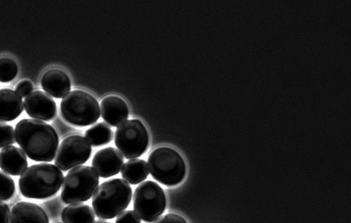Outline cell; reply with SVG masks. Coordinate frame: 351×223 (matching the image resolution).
Here are the masks:
<instances>
[{
  "mask_svg": "<svg viewBox=\"0 0 351 223\" xmlns=\"http://www.w3.org/2000/svg\"><path fill=\"white\" fill-rule=\"evenodd\" d=\"M15 137L29 159L38 163L54 160L60 139L53 126L43 121L22 119L16 125Z\"/></svg>",
  "mask_w": 351,
  "mask_h": 223,
  "instance_id": "cell-1",
  "label": "cell"
},
{
  "mask_svg": "<svg viewBox=\"0 0 351 223\" xmlns=\"http://www.w3.org/2000/svg\"><path fill=\"white\" fill-rule=\"evenodd\" d=\"M63 181V172L56 165H33L21 174L19 189L25 198L48 199L60 191Z\"/></svg>",
  "mask_w": 351,
  "mask_h": 223,
  "instance_id": "cell-2",
  "label": "cell"
},
{
  "mask_svg": "<svg viewBox=\"0 0 351 223\" xmlns=\"http://www.w3.org/2000/svg\"><path fill=\"white\" fill-rule=\"evenodd\" d=\"M133 191L128 182L112 178L100 185L92 198V207L100 220H112L125 211L132 200Z\"/></svg>",
  "mask_w": 351,
  "mask_h": 223,
  "instance_id": "cell-3",
  "label": "cell"
},
{
  "mask_svg": "<svg viewBox=\"0 0 351 223\" xmlns=\"http://www.w3.org/2000/svg\"><path fill=\"white\" fill-rule=\"evenodd\" d=\"M149 173L165 186H176L185 178L186 165L180 153L170 147L154 150L148 157Z\"/></svg>",
  "mask_w": 351,
  "mask_h": 223,
  "instance_id": "cell-4",
  "label": "cell"
},
{
  "mask_svg": "<svg viewBox=\"0 0 351 223\" xmlns=\"http://www.w3.org/2000/svg\"><path fill=\"white\" fill-rule=\"evenodd\" d=\"M60 113L68 124L85 128L99 119L98 100L85 91L74 90L66 95L60 103Z\"/></svg>",
  "mask_w": 351,
  "mask_h": 223,
  "instance_id": "cell-5",
  "label": "cell"
},
{
  "mask_svg": "<svg viewBox=\"0 0 351 223\" xmlns=\"http://www.w3.org/2000/svg\"><path fill=\"white\" fill-rule=\"evenodd\" d=\"M99 185V174L93 168L77 166L64 178L61 199L68 204L86 202L92 198Z\"/></svg>",
  "mask_w": 351,
  "mask_h": 223,
  "instance_id": "cell-6",
  "label": "cell"
},
{
  "mask_svg": "<svg viewBox=\"0 0 351 223\" xmlns=\"http://www.w3.org/2000/svg\"><path fill=\"white\" fill-rule=\"evenodd\" d=\"M148 130L138 119H130L118 126L115 133V144L126 159H138L149 148Z\"/></svg>",
  "mask_w": 351,
  "mask_h": 223,
  "instance_id": "cell-7",
  "label": "cell"
},
{
  "mask_svg": "<svg viewBox=\"0 0 351 223\" xmlns=\"http://www.w3.org/2000/svg\"><path fill=\"white\" fill-rule=\"evenodd\" d=\"M167 199L163 188L153 181L140 183L134 193V209L140 220L153 222L163 214Z\"/></svg>",
  "mask_w": 351,
  "mask_h": 223,
  "instance_id": "cell-8",
  "label": "cell"
},
{
  "mask_svg": "<svg viewBox=\"0 0 351 223\" xmlns=\"http://www.w3.org/2000/svg\"><path fill=\"white\" fill-rule=\"evenodd\" d=\"M92 148L86 137L72 134L66 137L57 150L55 164L63 172L85 164L90 159Z\"/></svg>",
  "mask_w": 351,
  "mask_h": 223,
  "instance_id": "cell-9",
  "label": "cell"
},
{
  "mask_svg": "<svg viewBox=\"0 0 351 223\" xmlns=\"http://www.w3.org/2000/svg\"><path fill=\"white\" fill-rule=\"evenodd\" d=\"M24 107L30 117L38 121H51L57 113L55 100L43 91H35L26 96Z\"/></svg>",
  "mask_w": 351,
  "mask_h": 223,
  "instance_id": "cell-10",
  "label": "cell"
},
{
  "mask_svg": "<svg viewBox=\"0 0 351 223\" xmlns=\"http://www.w3.org/2000/svg\"><path fill=\"white\" fill-rule=\"evenodd\" d=\"M124 159L119 150L105 148L95 153L92 166L101 178H111L120 173Z\"/></svg>",
  "mask_w": 351,
  "mask_h": 223,
  "instance_id": "cell-11",
  "label": "cell"
},
{
  "mask_svg": "<svg viewBox=\"0 0 351 223\" xmlns=\"http://www.w3.org/2000/svg\"><path fill=\"white\" fill-rule=\"evenodd\" d=\"M100 113L108 124L116 128L128 119L130 110L124 99L109 95L101 102Z\"/></svg>",
  "mask_w": 351,
  "mask_h": 223,
  "instance_id": "cell-12",
  "label": "cell"
},
{
  "mask_svg": "<svg viewBox=\"0 0 351 223\" xmlns=\"http://www.w3.org/2000/svg\"><path fill=\"white\" fill-rule=\"evenodd\" d=\"M43 89L52 97H64L71 90V81L67 73L60 69H48L41 80Z\"/></svg>",
  "mask_w": 351,
  "mask_h": 223,
  "instance_id": "cell-13",
  "label": "cell"
},
{
  "mask_svg": "<svg viewBox=\"0 0 351 223\" xmlns=\"http://www.w3.org/2000/svg\"><path fill=\"white\" fill-rule=\"evenodd\" d=\"M10 223H50V220L39 205L21 201L11 209Z\"/></svg>",
  "mask_w": 351,
  "mask_h": 223,
  "instance_id": "cell-14",
  "label": "cell"
},
{
  "mask_svg": "<svg viewBox=\"0 0 351 223\" xmlns=\"http://www.w3.org/2000/svg\"><path fill=\"white\" fill-rule=\"evenodd\" d=\"M28 167L23 151L16 146H8L0 151V169L12 176H19Z\"/></svg>",
  "mask_w": 351,
  "mask_h": 223,
  "instance_id": "cell-15",
  "label": "cell"
},
{
  "mask_svg": "<svg viewBox=\"0 0 351 223\" xmlns=\"http://www.w3.org/2000/svg\"><path fill=\"white\" fill-rule=\"evenodd\" d=\"M23 110V99L16 91L0 89V122L16 120Z\"/></svg>",
  "mask_w": 351,
  "mask_h": 223,
  "instance_id": "cell-16",
  "label": "cell"
},
{
  "mask_svg": "<svg viewBox=\"0 0 351 223\" xmlns=\"http://www.w3.org/2000/svg\"><path fill=\"white\" fill-rule=\"evenodd\" d=\"M64 223H94L95 216L93 209L85 204H71L61 213Z\"/></svg>",
  "mask_w": 351,
  "mask_h": 223,
  "instance_id": "cell-17",
  "label": "cell"
},
{
  "mask_svg": "<svg viewBox=\"0 0 351 223\" xmlns=\"http://www.w3.org/2000/svg\"><path fill=\"white\" fill-rule=\"evenodd\" d=\"M121 176L132 185H139L149 176L148 165L144 160L133 159L123 165Z\"/></svg>",
  "mask_w": 351,
  "mask_h": 223,
  "instance_id": "cell-18",
  "label": "cell"
},
{
  "mask_svg": "<svg viewBox=\"0 0 351 223\" xmlns=\"http://www.w3.org/2000/svg\"><path fill=\"white\" fill-rule=\"evenodd\" d=\"M113 131L110 126L99 122V124L92 126L86 131V139L94 147L105 145L112 141Z\"/></svg>",
  "mask_w": 351,
  "mask_h": 223,
  "instance_id": "cell-19",
  "label": "cell"
},
{
  "mask_svg": "<svg viewBox=\"0 0 351 223\" xmlns=\"http://www.w3.org/2000/svg\"><path fill=\"white\" fill-rule=\"evenodd\" d=\"M19 67L14 60L11 58H0V82L6 83L15 80Z\"/></svg>",
  "mask_w": 351,
  "mask_h": 223,
  "instance_id": "cell-20",
  "label": "cell"
},
{
  "mask_svg": "<svg viewBox=\"0 0 351 223\" xmlns=\"http://www.w3.org/2000/svg\"><path fill=\"white\" fill-rule=\"evenodd\" d=\"M15 191L14 180L6 173L0 172V201L10 200L15 194Z\"/></svg>",
  "mask_w": 351,
  "mask_h": 223,
  "instance_id": "cell-21",
  "label": "cell"
},
{
  "mask_svg": "<svg viewBox=\"0 0 351 223\" xmlns=\"http://www.w3.org/2000/svg\"><path fill=\"white\" fill-rule=\"evenodd\" d=\"M15 142V130L12 126L0 122V148L12 145Z\"/></svg>",
  "mask_w": 351,
  "mask_h": 223,
  "instance_id": "cell-22",
  "label": "cell"
},
{
  "mask_svg": "<svg viewBox=\"0 0 351 223\" xmlns=\"http://www.w3.org/2000/svg\"><path fill=\"white\" fill-rule=\"evenodd\" d=\"M116 223H141V220L133 211H126L118 215Z\"/></svg>",
  "mask_w": 351,
  "mask_h": 223,
  "instance_id": "cell-23",
  "label": "cell"
},
{
  "mask_svg": "<svg viewBox=\"0 0 351 223\" xmlns=\"http://www.w3.org/2000/svg\"><path fill=\"white\" fill-rule=\"evenodd\" d=\"M153 223H188L182 216L177 213H167L157 218Z\"/></svg>",
  "mask_w": 351,
  "mask_h": 223,
  "instance_id": "cell-24",
  "label": "cell"
},
{
  "mask_svg": "<svg viewBox=\"0 0 351 223\" xmlns=\"http://www.w3.org/2000/svg\"><path fill=\"white\" fill-rule=\"evenodd\" d=\"M34 89L33 83L29 80H22L16 86V91L21 97H26L32 93Z\"/></svg>",
  "mask_w": 351,
  "mask_h": 223,
  "instance_id": "cell-25",
  "label": "cell"
},
{
  "mask_svg": "<svg viewBox=\"0 0 351 223\" xmlns=\"http://www.w3.org/2000/svg\"><path fill=\"white\" fill-rule=\"evenodd\" d=\"M10 207L0 201V223H10Z\"/></svg>",
  "mask_w": 351,
  "mask_h": 223,
  "instance_id": "cell-26",
  "label": "cell"
},
{
  "mask_svg": "<svg viewBox=\"0 0 351 223\" xmlns=\"http://www.w3.org/2000/svg\"><path fill=\"white\" fill-rule=\"evenodd\" d=\"M94 223H111V222H105V221H102V220H98V221L95 222Z\"/></svg>",
  "mask_w": 351,
  "mask_h": 223,
  "instance_id": "cell-27",
  "label": "cell"
},
{
  "mask_svg": "<svg viewBox=\"0 0 351 223\" xmlns=\"http://www.w3.org/2000/svg\"><path fill=\"white\" fill-rule=\"evenodd\" d=\"M56 223H62V222H56Z\"/></svg>",
  "mask_w": 351,
  "mask_h": 223,
  "instance_id": "cell-28",
  "label": "cell"
}]
</instances>
